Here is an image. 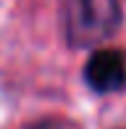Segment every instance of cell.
<instances>
[{"instance_id": "7a4b0ae2", "label": "cell", "mask_w": 126, "mask_h": 129, "mask_svg": "<svg viewBox=\"0 0 126 129\" xmlns=\"http://www.w3.org/2000/svg\"><path fill=\"white\" fill-rule=\"evenodd\" d=\"M84 79L95 92H121L126 87V53L116 48L97 50L84 66Z\"/></svg>"}, {"instance_id": "3957f363", "label": "cell", "mask_w": 126, "mask_h": 129, "mask_svg": "<svg viewBox=\"0 0 126 129\" xmlns=\"http://www.w3.org/2000/svg\"><path fill=\"white\" fill-rule=\"evenodd\" d=\"M29 129H55L53 124H47V121H45V124H39V126H29Z\"/></svg>"}, {"instance_id": "6da1fadb", "label": "cell", "mask_w": 126, "mask_h": 129, "mask_svg": "<svg viewBox=\"0 0 126 129\" xmlns=\"http://www.w3.org/2000/svg\"><path fill=\"white\" fill-rule=\"evenodd\" d=\"M121 3L118 0H68L66 37L74 48H95L118 29Z\"/></svg>"}]
</instances>
